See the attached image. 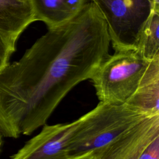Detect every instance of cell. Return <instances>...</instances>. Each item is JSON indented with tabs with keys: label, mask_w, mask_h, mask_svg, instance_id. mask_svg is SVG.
Here are the masks:
<instances>
[{
	"label": "cell",
	"mask_w": 159,
	"mask_h": 159,
	"mask_svg": "<svg viewBox=\"0 0 159 159\" xmlns=\"http://www.w3.org/2000/svg\"><path fill=\"white\" fill-rule=\"evenodd\" d=\"M155 59H146L136 48L114 51L91 78L99 102L125 103L137 90Z\"/></svg>",
	"instance_id": "obj_3"
},
{
	"label": "cell",
	"mask_w": 159,
	"mask_h": 159,
	"mask_svg": "<svg viewBox=\"0 0 159 159\" xmlns=\"http://www.w3.org/2000/svg\"><path fill=\"white\" fill-rule=\"evenodd\" d=\"M154 7H159V0H150Z\"/></svg>",
	"instance_id": "obj_14"
},
{
	"label": "cell",
	"mask_w": 159,
	"mask_h": 159,
	"mask_svg": "<svg viewBox=\"0 0 159 159\" xmlns=\"http://www.w3.org/2000/svg\"><path fill=\"white\" fill-rule=\"evenodd\" d=\"M15 49L16 42L0 33V70L9 63V58Z\"/></svg>",
	"instance_id": "obj_11"
},
{
	"label": "cell",
	"mask_w": 159,
	"mask_h": 159,
	"mask_svg": "<svg viewBox=\"0 0 159 159\" xmlns=\"http://www.w3.org/2000/svg\"><path fill=\"white\" fill-rule=\"evenodd\" d=\"M136 49L147 60L159 58V7H153L144 23Z\"/></svg>",
	"instance_id": "obj_10"
},
{
	"label": "cell",
	"mask_w": 159,
	"mask_h": 159,
	"mask_svg": "<svg viewBox=\"0 0 159 159\" xmlns=\"http://www.w3.org/2000/svg\"><path fill=\"white\" fill-rule=\"evenodd\" d=\"M104 19L114 51L136 48L153 4L150 0H89Z\"/></svg>",
	"instance_id": "obj_4"
},
{
	"label": "cell",
	"mask_w": 159,
	"mask_h": 159,
	"mask_svg": "<svg viewBox=\"0 0 159 159\" xmlns=\"http://www.w3.org/2000/svg\"><path fill=\"white\" fill-rule=\"evenodd\" d=\"M35 21L48 28L58 25L75 16L88 0H29Z\"/></svg>",
	"instance_id": "obj_9"
},
{
	"label": "cell",
	"mask_w": 159,
	"mask_h": 159,
	"mask_svg": "<svg viewBox=\"0 0 159 159\" xmlns=\"http://www.w3.org/2000/svg\"><path fill=\"white\" fill-rule=\"evenodd\" d=\"M70 159H94V154L93 152H88L80 156L71 158Z\"/></svg>",
	"instance_id": "obj_13"
},
{
	"label": "cell",
	"mask_w": 159,
	"mask_h": 159,
	"mask_svg": "<svg viewBox=\"0 0 159 159\" xmlns=\"http://www.w3.org/2000/svg\"><path fill=\"white\" fill-rule=\"evenodd\" d=\"M150 117L126 103L99 102L92 110L75 120L68 146L70 158L94 152Z\"/></svg>",
	"instance_id": "obj_2"
},
{
	"label": "cell",
	"mask_w": 159,
	"mask_h": 159,
	"mask_svg": "<svg viewBox=\"0 0 159 159\" xmlns=\"http://www.w3.org/2000/svg\"><path fill=\"white\" fill-rule=\"evenodd\" d=\"M106 23L88 1L0 70V134L17 139L46 124L66 94L110 55Z\"/></svg>",
	"instance_id": "obj_1"
},
{
	"label": "cell",
	"mask_w": 159,
	"mask_h": 159,
	"mask_svg": "<svg viewBox=\"0 0 159 159\" xmlns=\"http://www.w3.org/2000/svg\"><path fill=\"white\" fill-rule=\"evenodd\" d=\"M159 135V115L148 117L94 152V159H137Z\"/></svg>",
	"instance_id": "obj_6"
},
{
	"label": "cell",
	"mask_w": 159,
	"mask_h": 159,
	"mask_svg": "<svg viewBox=\"0 0 159 159\" xmlns=\"http://www.w3.org/2000/svg\"><path fill=\"white\" fill-rule=\"evenodd\" d=\"M125 103L148 116L159 115V58L153 60L137 90Z\"/></svg>",
	"instance_id": "obj_8"
},
{
	"label": "cell",
	"mask_w": 159,
	"mask_h": 159,
	"mask_svg": "<svg viewBox=\"0 0 159 159\" xmlns=\"http://www.w3.org/2000/svg\"><path fill=\"white\" fill-rule=\"evenodd\" d=\"M137 159H159V135L145 147Z\"/></svg>",
	"instance_id": "obj_12"
},
{
	"label": "cell",
	"mask_w": 159,
	"mask_h": 159,
	"mask_svg": "<svg viewBox=\"0 0 159 159\" xmlns=\"http://www.w3.org/2000/svg\"><path fill=\"white\" fill-rule=\"evenodd\" d=\"M71 122L45 124L11 159H70L68 146L75 127Z\"/></svg>",
	"instance_id": "obj_5"
},
{
	"label": "cell",
	"mask_w": 159,
	"mask_h": 159,
	"mask_svg": "<svg viewBox=\"0 0 159 159\" xmlns=\"http://www.w3.org/2000/svg\"><path fill=\"white\" fill-rule=\"evenodd\" d=\"M35 21L29 0H0V33L16 42L22 32Z\"/></svg>",
	"instance_id": "obj_7"
},
{
	"label": "cell",
	"mask_w": 159,
	"mask_h": 159,
	"mask_svg": "<svg viewBox=\"0 0 159 159\" xmlns=\"http://www.w3.org/2000/svg\"><path fill=\"white\" fill-rule=\"evenodd\" d=\"M2 143H3V142H2V135L0 134V153H1V151H2Z\"/></svg>",
	"instance_id": "obj_15"
}]
</instances>
